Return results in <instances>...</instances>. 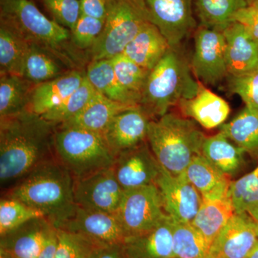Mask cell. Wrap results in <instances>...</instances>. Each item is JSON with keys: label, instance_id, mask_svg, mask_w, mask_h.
<instances>
[{"label": "cell", "instance_id": "cell-1", "mask_svg": "<svg viewBox=\"0 0 258 258\" xmlns=\"http://www.w3.org/2000/svg\"><path fill=\"white\" fill-rule=\"evenodd\" d=\"M57 125L27 111L0 118V181L9 188L34 169L57 159Z\"/></svg>", "mask_w": 258, "mask_h": 258}, {"label": "cell", "instance_id": "cell-2", "mask_svg": "<svg viewBox=\"0 0 258 258\" xmlns=\"http://www.w3.org/2000/svg\"><path fill=\"white\" fill-rule=\"evenodd\" d=\"M74 181L71 172L55 159L19 180L6 189L3 196L16 199L42 212L59 228L74 215L77 208Z\"/></svg>", "mask_w": 258, "mask_h": 258}, {"label": "cell", "instance_id": "cell-3", "mask_svg": "<svg viewBox=\"0 0 258 258\" xmlns=\"http://www.w3.org/2000/svg\"><path fill=\"white\" fill-rule=\"evenodd\" d=\"M191 71L179 47H171L150 71L139 106L151 120L158 119L169 113L171 107L196 96L200 83L193 79Z\"/></svg>", "mask_w": 258, "mask_h": 258}, {"label": "cell", "instance_id": "cell-4", "mask_svg": "<svg viewBox=\"0 0 258 258\" xmlns=\"http://www.w3.org/2000/svg\"><path fill=\"white\" fill-rule=\"evenodd\" d=\"M0 5L1 23L50 52L66 67H77L71 30L47 18L30 0H1Z\"/></svg>", "mask_w": 258, "mask_h": 258}, {"label": "cell", "instance_id": "cell-5", "mask_svg": "<svg viewBox=\"0 0 258 258\" xmlns=\"http://www.w3.org/2000/svg\"><path fill=\"white\" fill-rule=\"evenodd\" d=\"M205 135L186 117L167 113L149 122L147 142L158 162L174 175L185 172L190 162L202 154Z\"/></svg>", "mask_w": 258, "mask_h": 258}, {"label": "cell", "instance_id": "cell-6", "mask_svg": "<svg viewBox=\"0 0 258 258\" xmlns=\"http://www.w3.org/2000/svg\"><path fill=\"white\" fill-rule=\"evenodd\" d=\"M55 145L56 156L75 179L111 168L115 156L103 133L57 125Z\"/></svg>", "mask_w": 258, "mask_h": 258}, {"label": "cell", "instance_id": "cell-7", "mask_svg": "<svg viewBox=\"0 0 258 258\" xmlns=\"http://www.w3.org/2000/svg\"><path fill=\"white\" fill-rule=\"evenodd\" d=\"M149 23L152 20L145 0H109L104 28L90 50L91 61L122 53Z\"/></svg>", "mask_w": 258, "mask_h": 258}, {"label": "cell", "instance_id": "cell-8", "mask_svg": "<svg viewBox=\"0 0 258 258\" xmlns=\"http://www.w3.org/2000/svg\"><path fill=\"white\" fill-rule=\"evenodd\" d=\"M115 215L126 237L152 230L168 216L156 184L125 190Z\"/></svg>", "mask_w": 258, "mask_h": 258}, {"label": "cell", "instance_id": "cell-9", "mask_svg": "<svg viewBox=\"0 0 258 258\" xmlns=\"http://www.w3.org/2000/svg\"><path fill=\"white\" fill-rule=\"evenodd\" d=\"M223 33L201 26L195 32V50L191 69L204 85L216 86L228 76Z\"/></svg>", "mask_w": 258, "mask_h": 258}, {"label": "cell", "instance_id": "cell-10", "mask_svg": "<svg viewBox=\"0 0 258 258\" xmlns=\"http://www.w3.org/2000/svg\"><path fill=\"white\" fill-rule=\"evenodd\" d=\"M155 184L160 191L164 210L173 221L191 223L201 206L203 197L186 173L174 175L161 166Z\"/></svg>", "mask_w": 258, "mask_h": 258}, {"label": "cell", "instance_id": "cell-11", "mask_svg": "<svg viewBox=\"0 0 258 258\" xmlns=\"http://www.w3.org/2000/svg\"><path fill=\"white\" fill-rule=\"evenodd\" d=\"M124 190L115 178L113 166L75 179L76 205L88 210L116 213Z\"/></svg>", "mask_w": 258, "mask_h": 258}, {"label": "cell", "instance_id": "cell-12", "mask_svg": "<svg viewBox=\"0 0 258 258\" xmlns=\"http://www.w3.org/2000/svg\"><path fill=\"white\" fill-rule=\"evenodd\" d=\"M152 23L159 28L172 48L196 27L191 0H145Z\"/></svg>", "mask_w": 258, "mask_h": 258}, {"label": "cell", "instance_id": "cell-13", "mask_svg": "<svg viewBox=\"0 0 258 258\" xmlns=\"http://www.w3.org/2000/svg\"><path fill=\"white\" fill-rule=\"evenodd\" d=\"M258 223L246 213H235L210 246L206 258H247L258 242Z\"/></svg>", "mask_w": 258, "mask_h": 258}, {"label": "cell", "instance_id": "cell-14", "mask_svg": "<svg viewBox=\"0 0 258 258\" xmlns=\"http://www.w3.org/2000/svg\"><path fill=\"white\" fill-rule=\"evenodd\" d=\"M113 169L117 181L125 191L155 184L161 165L147 141L118 154Z\"/></svg>", "mask_w": 258, "mask_h": 258}, {"label": "cell", "instance_id": "cell-15", "mask_svg": "<svg viewBox=\"0 0 258 258\" xmlns=\"http://www.w3.org/2000/svg\"><path fill=\"white\" fill-rule=\"evenodd\" d=\"M56 227L45 217L35 218L0 236V257L37 258Z\"/></svg>", "mask_w": 258, "mask_h": 258}, {"label": "cell", "instance_id": "cell-16", "mask_svg": "<svg viewBox=\"0 0 258 258\" xmlns=\"http://www.w3.org/2000/svg\"><path fill=\"white\" fill-rule=\"evenodd\" d=\"M57 229L83 234L106 245L122 244L126 238L115 214L79 206L74 215Z\"/></svg>", "mask_w": 258, "mask_h": 258}, {"label": "cell", "instance_id": "cell-17", "mask_svg": "<svg viewBox=\"0 0 258 258\" xmlns=\"http://www.w3.org/2000/svg\"><path fill=\"white\" fill-rule=\"evenodd\" d=\"M226 43L228 76H242L258 70V41L237 22L222 30Z\"/></svg>", "mask_w": 258, "mask_h": 258}, {"label": "cell", "instance_id": "cell-18", "mask_svg": "<svg viewBox=\"0 0 258 258\" xmlns=\"http://www.w3.org/2000/svg\"><path fill=\"white\" fill-rule=\"evenodd\" d=\"M150 120L140 106L115 115L103 133L115 157L147 142Z\"/></svg>", "mask_w": 258, "mask_h": 258}, {"label": "cell", "instance_id": "cell-19", "mask_svg": "<svg viewBox=\"0 0 258 258\" xmlns=\"http://www.w3.org/2000/svg\"><path fill=\"white\" fill-rule=\"evenodd\" d=\"M173 220L168 215L150 231L129 236L121 244L126 258H176L173 249Z\"/></svg>", "mask_w": 258, "mask_h": 258}, {"label": "cell", "instance_id": "cell-20", "mask_svg": "<svg viewBox=\"0 0 258 258\" xmlns=\"http://www.w3.org/2000/svg\"><path fill=\"white\" fill-rule=\"evenodd\" d=\"M199 83L196 96L182 100L177 106L184 117L196 120L203 128L210 130L221 126L230 115L228 103L205 87L203 83L199 81Z\"/></svg>", "mask_w": 258, "mask_h": 258}, {"label": "cell", "instance_id": "cell-21", "mask_svg": "<svg viewBox=\"0 0 258 258\" xmlns=\"http://www.w3.org/2000/svg\"><path fill=\"white\" fill-rule=\"evenodd\" d=\"M86 77V73L79 70L69 72L37 84L32 91L28 110L42 115L63 103L81 86Z\"/></svg>", "mask_w": 258, "mask_h": 258}, {"label": "cell", "instance_id": "cell-22", "mask_svg": "<svg viewBox=\"0 0 258 258\" xmlns=\"http://www.w3.org/2000/svg\"><path fill=\"white\" fill-rule=\"evenodd\" d=\"M138 106L113 101L96 91L92 99L79 114L58 125L78 127L103 133L115 115Z\"/></svg>", "mask_w": 258, "mask_h": 258}, {"label": "cell", "instance_id": "cell-23", "mask_svg": "<svg viewBox=\"0 0 258 258\" xmlns=\"http://www.w3.org/2000/svg\"><path fill=\"white\" fill-rule=\"evenodd\" d=\"M170 49L159 28L149 23L129 42L122 54L142 68L152 71Z\"/></svg>", "mask_w": 258, "mask_h": 258}, {"label": "cell", "instance_id": "cell-24", "mask_svg": "<svg viewBox=\"0 0 258 258\" xmlns=\"http://www.w3.org/2000/svg\"><path fill=\"white\" fill-rule=\"evenodd\" d=\"M185 173L203 198L215 200L229 198L230 176L219 170L202 154L194 158Z\"/></svg>", "mask_w": 258, "mask_h": 258}, {"label": "cell", "instance_id": "cell-25", "mask_svg": "<svg viewBox=\"0 0 258 258\" xmlns=\"http://www.w3.org/2000/svg\"><path fill=\"white\" fill-rule=\"evenodd\" d=\"M245 152L231 142L222 132L205 137L202 155L226 175L232 176L244 164Z\"/></svg>", "mask_w": 258, "mask_h": 258}, {"label": "cell", "instance_id": "cell-26", "mask_svg": "<svg viewBox=\"0 0 258 258\" xmlns=\"http://www.w3.org/2000/svg\"><path fill=\"white\" fill-rule=\"evenodd\" d=\"M86 76L95 89L109 99L139 106L138 97L125 90L118 82L111 59L91 61Z\"/></svg>", "mask_w": 258, "mask_h": 258}, {"label": "cell", "instance_id": "cell-27", "mask_svg": "<svg viewBox=\"0 0 258 258\" xmlns=\"http://www.w3.org/2000/svg\"><path fill=\"white\" fill-rule=\"evenodd\" d=\"M235 213L230 198L223 200L203 198L201 206L191 224L211 244Z\"/></svg>", "mask_w": 258, "mask_h": 258}, {"label": "cell", "instance_id": "cell-28", "mask_svg": "<svg viewBox=\"0 0 258 258\" xmlns=\"http://www.w3.org/2000/svg\"><path fill=\"white\" fill-rule=\"evenodd\" d=\"M35 86L23 76L0 75V118L27 111Z\"/></svg>", "mask_w": 258, "mask_h": 258}, {"label": "cell", "instance_id": "cell-29", "mask_svg": "<svg viewBox=\"0 0 258 258\" xmlns=\"http://www.w3.org/2000/svg\"><path fill=\"white\" fill-rule=\"evenodd\" d=\"M220 132L245 153L258 157V111L245 106Z\"/></svg>", "mask_w": 258, "mask_h": 258}, {"label": "cell", "instance_id": "cell-30", "mask_svg": "<svg viewBox=\"0 0 258 258\" xmlns=\"http://www.w3.org/2000/svg\"><path fill=\"white\" fill-rule=\"evenodd\" d=\"M64 67L66 66L50 52L30 44L24 60L22 76L34 84H40L69 72Z\"/></svg>", "mask_w": 258, "mask_h": 258}, {"label": "cell", "instance_id": "cell-31", "mask_svg": "<svg viewBox=\"0 0 258 258\" xmlns=\"http://www.w3.org/2000/svg\"><path fill=\"white\" fill-rule=\"evenodd\" d=\"M30 44L15 30L1 23L0 74H13L22 76L24 60Z\"/></svg>", "mask_w": 258, "mask_h": 258}, {"label": "cell", "instance_id": "cell-32", "mask_svg": "<svg viewBox=\"0 0 258 258\" xmlns=\"http://www.w3.org/2000/svg\"><path fill=\"white\" fill-rule=\"evenodd\" d=\"M195 3L202 25L222 32L248 0H195Z\"/></svg>", "mask_w": 258, "mask_h": 258}, {"label": "cell", "instance_id": "cell-33", "mask_svg": "<svg viewBox=\"0 0 258 258\" xmlns=\"http://www.w3.org/2000/svg\"><path fill=\"white\" fill-rule=\"evenodd\" d=\"M172 235L176 258H206L210 244L191 223L173 221Z\"/></svg>", "mask_w": 258, "mask_h": 258}, {"label": "cell", "instance_id": "cell-34", "mask_svg": "<svg viewBox=\"0 0 258 258\" xmlns=\"http://www.w3.org/2000/svg\"><path fill=\"white\" fill-rule=\"evenodd\" d=\"M230 198L235 213H246L258 223V166L231 182Z\"/></svg>", "mask_w": 258, "mask_h": 258}, {"label": "cell", "instance_id": "cell-35", "mask_svg": "<svg viewBox=\"0 0 258 258\" xmlns=\"http://www.w3.org/2000/svg\"><path fill=\"white\" fill-rule=\"evenodd\" d=\"M57 237L56 258H99L108 246L83 234L61 229H57Z\"/></svg>", "mask_w": 258, "mask_h": 258}, {"label": "cell", "instance_id": "cell-36", "mask_svg": "<svg viewBox=\"0 0 258 258\" xmlns=\"http://www.w3.org/2000/svg\"><path fill=\"white\" fill-rule=\"evenodd\" d=\"M96 91L86 76L79 88L63 103L42 116L56 125L62 124L79 114L92 99Z\"/></svg>", "mask_w": 258, "mask_h": 258}, {"label": "cell", "instance_id": "cell-37", "mask_svg": "<svg viewBox=\"0 0 258 258\" xmlns=\"http://www.w3.org/2000/svg\"><path fill=\"white\" fill-rule=\"evenodd\" d=\"M45 217L38 210L16 199L2 197L0 200V236L18 228L25 222Z\"/></svg>", "mask_w": 258, "mask_h": 258}, {"label": "cell", "instance_id": "cell-38", "mask_svg": "<svg viewBox=\"0 0 258 258\" xmlns=\"http://www.w3.org/2000/svg\"><path fill=\"white\" fill-rule=\"evenodd\" d=\"M111 61L118 82L125 90L138 97L140 102L141 94L151 71L139 66L122 53L115 55Z\"/></svg>", "mask_w": 258, "mask_h": 258}, {"label": "cell", "instance_id": "cell-39", "mask_svg": "<svg viewBox=\"0 0 258 258\" xmlns=\"http://www.w3.org/2000/svg\"><path fill=\"white\" fill-rule=\"evenodd\" d=\"M105 20L81 15L71 30V41L78 50H91L103 28Z\"/></svg>", "mask_w": 258, "mask_h": 258}, {"label": "cell", "instance_id": "cell-40", "mask_svg": "<svg viewBox=\"0 0 258 258\" xmlns=\"http://www.w3.org/2000/svg\"><path fill=\"white\" fill-rule=\"evenodd\" d=\"M229 90L238 95L245 106L258 111V70L242 76H227Z\"/></svg>", "mask_w": 258, "mask_h": 258}, {"label": "cell", "instance_id": "cell-41", "mask_svg": "<svg viewBox=\"0 0 258 258\" xmlns=\"http://www.w3.org/2000/svg\"><path fill=\"white\" fill-rule=\"evenodd\" d=\"M55 21L73 30L81 15L80 0H42Z\"/></svg>", "mask_w": 258, "mask_h": 258}, {"label": "cell", "instance_id": "cell-42", "mask_svg": "<svg viewBox=\"0 0 258 258\" xmlns=\"http://www.w3.org/2000/svg\"><path fill=\"white\" fill-rule=\"evenodd\" d=\"M232 22L243 25L258 41V0H248V4L235 13Z\"/></svg>", "mask_w": 258, "mask_h": 258}, {"label": "cell", "instance_id": "cell-43", "mask_svg": "<svg viewBox=\"0 0 258 258\" xmlns=\"http://www.w3.org/2000/svg\"><path fill=\"white\" fill-rule=\"evenodd\" d=\"M109 0H80L81 15L105 20Z\"/></svg>", "mask_w": 258, "mask_h": 258}, {"label": "cell", "instance_id": "cell-44", "mask_svg": "<svg viewBox=\"0 0 258 258\" xmlns=\"http://www.w3.org/2000/svg\"><path fill=\"white\" fill-rule=\"evenodd\" d=\"M58 247L57 229L52 232L39 254L37 258H56Z\"/></svg>", "mask_w": 258, "mask_h": 258}, {"label": "cell", "instance_id": "cell-45", "mask_svg": "<svg viewBox=\"0 0 258 258\" xmlns=\"http://www.w3.org/2000/svg\"><path fill=\"white\" fill-rule=\"evenodd\" d=\"M99 258H126L121 244L108 245L102 251Z\"/></svg>", "mask_w": 258, "mask_h": 258}, {"label": "cell", "instance_id": "cell-46", "mask_svg": "<svg viewBox=\"0 0 258 258\" xmlns=\"http://www.w3.org/2000/svg\"><path fill=\"white\" fill-rule=\"evenodd\" d=\"M247 258H258V242Z\"/></svg>", "mask_w": 258, "mask_h": 258}, {"label": "cell", "instance_id": "cell-47", "mask_svg": "<svg viewBox=\"0 0 258 258\" xmlns=\"http://www.w3.org/2000/svg\"><path fill=\"white\" fill-rule=\"evenodd\" d=\"M257 239H258V225L257 227Z\"/></svg>", "mask_w": 258, "mask_h": 258}, {"label": "cell", "instance_id": "cell-48", "mask_svg": "<svg viewBox=\"0 0 258 258\" xmlns=\"http://www.w3.org/2000/svg\"><path fill=\"white\" fill-rule=\"evenodd\" d=\"M0 258H8V257H0Z\"/></svg>", "mask_w": 258, "mask_h": 258}]
</instances>
